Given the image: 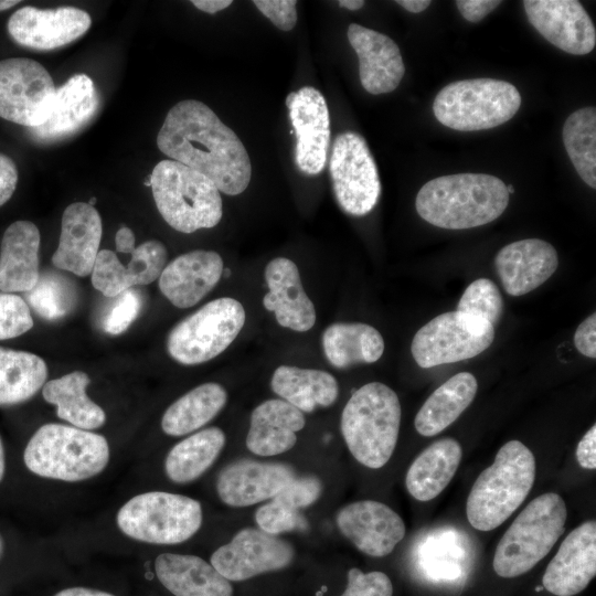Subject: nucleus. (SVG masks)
I'll use <instances>...</instances> for the list:
<instances>
[{"label":"nucleus","instance_id":"nucleus-1","mask_svg":"<svg viewBox=\"0 0 596 596\" xmlns=\"http://www.w3.org/2000/svg\"><path fill=\"white\" fill-rule=\"evenodd\" d=\"M159 150L209 178L228 195L244 192L252 178L248 153L237 135L205 104L177 103L157 136Z\"/></svg>","mask_w":596,"mask_h":596},{"label":"nucleus","instance_id":"nucleus-2","mask_svg":"<svg viewBox=\"0 0 596 596\" xmlns=\"http://www.w3.org/2000/svg\"><path fill=\"white\" fill-rule=\"evenodd\" d=\"M509 203L504 182L486 173H456L435 178L418 191L415 207L429 224L466 230L498 219Z\"/></svg>","mask_w":596,"mask_h":596},{"label":"nucleus","instance_id":"nucleus-3","mask_svg":"<svg viewBox=\"0 0 596 596\" xmlns=\"http://www.w3.org/2000/svg\"><path fill=\"white\" fill-rule=\"evenodd\" d=\"M536 475L533 453L520 440L505 443L473 482L466 515L478 531L501 525L525 500Z\"/></svg>","mask_w":596,"mask_h":596},{"label":"nucleus","instance_id":"nucleus-4","mask_svg":"<svg viewBox=\"0 0 596 596\" xmlns=\"http://www.w3.org/2000/svg\"><path fill=\"white\" fill-rule=\"evenodd\" d=\"M397 394L381 382L358 389L341 413L344 443L361 465L379 469L386 465L396 447L401 425Z\"/></svg>","mask_w":596,"mask_h":596},{"label":"nucleus","instance_id":"nucleus-5","mask_svg":"<svg viewBox=\"0 0 596 596\" xmlns=\"http://www.w3.org/2000/svg\"><path fill=\"white\" fill-rule=\"evenodd\" d=\"M109 458V445L103 435L57 423L42 425L23 453L24 465L31 472L66 482L99 475Z\"/></svg>","mask_w":596,"mask_h":596},{"label":"nucleus","instance_id":"nucleus-6","mask_svg":"<svg viewBox=\"0 0 596 596\" xmlns=\"http://www.w3.org/2000/svg\"><path fill=\"white\" fill-rule=\"evenodd\" d=\"M149 182L159 213L175 231L190 234L220 223L221 193L204 174L168 159L157 163Z\"/></svg>","mask_w":596,"mask_h":596},{"label":"nucleus","instance_id":"nucleus-7","mask_svg":"<svg viewBox=\"0 0 596 596\" xmlns=\"http://www.w3.org/2000/svg\"><path fill=\"white\" fill-rule=\"evenodd\" d=\"M566 504L555 492L534 498L513 520L494 551L492 567L501 577L525 574L543 560L564 532Z\"/></svg>","mask_w":596,"mask_h":596},{"label":"nucleus","instance_id":"nucleus-8","mask_svg":"<svg viewBox=\"0 0 596 596\" xmlns=\"http://www.w3.org/2000/svg\"><path fill=\"white\" fill-rule=\"evenodd\" d=\"M520 106L521 95L513 84L482 77L446 85L436 95L433 111L448 128L476 131L507 123Z\"/></svg>","mask_w":596,"mask_h":596},{"label":"nucleus","instance_id":"nucleus-9","mask_svg":"<svg viewBox=\"0 0 596 596\" xmlns=\"http://www.w3.org/2000/svg\"><path fill=\"white\" fill-rule=\"evenodd\" d=\"M202 520L198 500L166 491L137 494L116 514L117 526L126 536L157 545L185 542L200 530Z\"/></svg>","mask_w":596,"mask_h":596},{"label":"nucleus","instance_id":"nucleus-10","mask_svg":"<svg viewBox=\"0 0 596 596\" xmlns=\"http://www.w3.org/2000/svg\"><path fill=\"white\" fill-rule=\"evenodd\" d=\"M245 320V309L238 300L232 297L214 299L171 329L167 351L180 364L207 362L232 344Z\"/></svg>","mask_w":596,"mask_h":596},{"label":"nucleus","instance_id":"nucleus-11","mask_svg":"<svg viewBox=\"0 0 596 596\" xmlns=\"http://www.w3.org/2000/svg\"><path fill=\"white\" fill-rule=\"evenodd\" d=\"M494 327L487 320L460 311L433 318L414 336L411 351L424 369L471 359L490 347Z\"/></svg>","mask_w":596,"mask_h":596},{"label":"nucleus","instance_id":"nucleus-12","mask_svg":"<svg viewBox=\"0 0 596 596\" xmlns=\"http://www.w3.org/2000/svg\"><path fill=\"white\" fill-rule=\"evenodd\" d=\"M329 172L339 206L349 215L363 216L377 204L381 182L365 139L345 131L333 141Z\"/></svg>","mask_w":596,"mask_h":596},{"label":"nucleus","instance_id":"nucleus-13","mask_svg":"<svg viewBox=\"0 0 596 596\" xmlns=\"http://www.w3.org/2000/svg\"><path fill=\"white\" fill-rule=\"evenodd\" d=\"M56 88L45 67L34 60L11 57L0 61V117L28 127L47 119Z\"/></svg>","mask_w":596,"mask_h":596},{"label":"nucleus","instance_id":"nucleus-14","mask_svg":"<svg viewBox=\"0 0 596 596\" xmlns=\"http://www.w3.org/2000/svg\"><path fill=\"white\" fill-rule=\"evenodd\" d=\"M295 557L294 546L258 528H244L232 540L216 549L210 563L230 582L283 570Z\"/></svg>","mask_w":596,"mask_h":596},{"label":"nucleus","instance_id":"nucleus-15","mask_svg":"<svg viewBox=\"0 0 596 596\" xmlns=\"http://www.w3.org/2000/svg\"><path fill=\"white\" fill-rule=\"evenodd\" d=\"M297 143L295 161L306 175L319 174L326 167L330 143V117L323 95L304 86L286 97Z\"/></svg>","mask_w":596,"mask_h":596},{"label":"nucleus","instance_id":"nucleus-16","mask_svg":"<svg viewBox=\"0 0 596 596\" xmlns=\"http://www.w3.org/2000/svg\"><path fill=\"white\" fill-rule=\"evenodd\" d=\"M336 523L340 533L360 552L383 557L404 539L402 518L389 505L374 500H361L342 507Z\"/></svg>","mask_w":596,"mask_h":596},{"label":"nucleus","instance_id":"nucleus-17","mask_svg":"<svg viewBox=\"0 0 596 596\" xmlns=\"http://www.w3.org/2000/svg\"><path fill=\"white\" fill-rule=\"evenodd\" d=\"M530 23L560 50L585 55L596 44V29L588 13L576 0H524Z\"/></svg>","mask_w":596,"mask_h":596},{"label":"nucleus","instance_id":"nucleus-18","mask_svg":"<svg viewBox=\"0 0 596 596\" xmlns=\"http://www.w3.org/2000/svg\"><path fill=\"white\" fill-rule=\"evenodd\" d=\"M89 14L75 7H23L8 21V32L22 46L47 51L64 46L89 29Z\"/></svg>","mask_w":596,"mask_h":596},{"label":"nucleus","instance_id":"nucleus-19","mask_svg":"<svg viewBox=\"0 0 596 596\" xmlns=\"http://www.w3.org/2000/svg\"><path fill=\"white\" fill-rule=\"evenodd\" d=\"M296 477L284 462L238 459L219 472L215 487L223 503L244 508L270 500Z\"/></svg>","mask_w":596,"mask_h":596},{"label":"nucleus","instance_id":"nucleus-20","mask_svg":"<svg viewBox=\"0 0 596 596\" xmlns=\"http://www.w3.org/2000/svg\"><path fill=\"white\" fill-rule=\"evenodd\" d=\"M596 575V522L586 521L571 531L547 564L543 587L555 596L583 592Z\"/></svg>","mask_w":596,"mask_h":596},{"label":"nucleus","instance_id":"nucleus-21","mask_svg":"<svg viewBox=\"0 0 596 596\" xmlns=\"http://www.w3.org/2000/svg\"><path fill=\"white\" fill-rule=\"evenodd\" d=\"M102 234V219L94 206L84 202L70 204L62 215L53 265L79 277L89 275L99 253Z\"/></svg>","mask_w":596,"mask_h":596},{"label":"nucleus","instance_id":"nucleus-22","mask_svg":"<svg viewBox=\"0 0 596 596\" xmlns=\"http://www.w3.org/2000/svg\"><path fill=\"white\" fill-rule=\"evenodd\" d=\"M268 291L263 306L274 312L279 326L307 332L316 323L313 302L306 294L297 265L289 258L276 257L264 270Z\"/></svg>","mask_w":596,"mask_h":596},{"label":"nucleus","instance_id":"nucleus-23","mask_svg":"<svg viewBox=\"0 0 596 596\" xmlns=\"http://www.w3.org/2000/svg\"><path fill=\"white\" fill-rule=\"evenodd\" d=\"M223 259L214 251L195 249L175 257L159 277L162 295L177 308H190L220 281Z\"/></svg>","mask_w":596,"mask_h":596},{"label":"nucleus","instance_id":"nucleus-24","mask_svg":"<svg viewBox=\"0 0 596 596\" xmlns=\"http://www.w3.org/2000/svg\"><path fill=\"white\" fill-rule=\"evenodd\" d=\"M347 34L359 58L363 88L373 95L397 88L405 74L397 44L390 36L358 23H351Z\"/></svg>","mask_w":596,"mask_h":596},{"label":"nucleus","instance_id":"nucleus-25","mask_svg":"<svg viewBox=\"0 0 596 596\" xmlns=\"http://www.w3.org/2000/svg\"><path fill=\"white\" fill-rule=\"evenodd\" d=\"M494 266L505 292L518 297L544 284L555 273L558 257L550 243L526 238L502 247Z\"/></svg>","mask_w":596,"mask_h":596},{"label":"nucleus","instance_id":"nucleus-26","mask_svg":"<svg viewBox=\"0 0 596 596\" xmlns=\"http://www.w3.org/2000/svg\"><path fill=\"white\" fill-rule=\"evenodd\" d=\"M306 425L305 414L281 398L258 404L251 414L246 447L256 456L273 457L290 450Z\"/></svg>","mask_w":596,"mask_h":596},{"label":"nucleus","instance_id":"nucleus-27","mask_svg":"<svg viewBox=\"0 0 596 596\" xmlns=\"http://www.w3.org/2000/svg\"><path fill=\"white\" fill-rule=\"evenodd\" d=\"M97 106L98 96L92 78L86 74L73 75L56 89L47 119L30 129L31 136L42 142L65 138L86 125Z\"/></svg>","mask_w":596,"mask_h":596},{"label":"nucleus","instance_id":"nucleus-28","mask_svg":"<svg viewBox=\"0 0 596 596\" xmlns=\"http://www.w3.org/2000/svg\"><path fill=\"white\" fill-rule=\"evenodd\" d=\"M41 235L36 225L17 221L8 226L1 241L0 290L12 294L29 291L40 278Z\"/></svg>","mask_w":596,"mask_h":596},{"label":"nucleus","instance_id":"nucleus-29","mask_svg":"<svg viewBox=\"0 0 596 596\" xmlns=\"http://www.w3.org/2000/svg\"><path fill=\"white\" fill-rule=\"evenodd\" d=\"M159 582L174 596H232L233 587L200 556L162 553L155 561Z\"/></svg>","mask_w":596,"mask_h":596},{"label":"nucleus","instance_id":"nucleus-30","mask_svg":"<svg viewBox=\"0 0 596 596\" xmlns=\"http://www.w3.org/2000/svg\"><path fill=\"white\" fill-rule=\"evenodd\" d=\"M461 455V446L454 438H441L430 444L406 472L405 486L409 494L423 502L436 498L455 476Z\"/></svg>","mask_w":596,"mask_h":596},{"label":"nucleus","instance_id":"nucleus-31","mask_svg":"<svg viewBox=\"0 0 596 596\" xmlns=\"http://www.w3.org/2000/svg\"><path fill=\"white\" fill-rule=\"evenodd\" d=\"M270 387L279 398L302 413L329 407L339 395V384L331 373L292 365H279L272 375Z\"/></svg>","mask_w":596,"mask_h":596},{"label":"nucleus","instance_id":"nucleus-32","mask_svg":"<svg viewBox=\"0 0 596 596\" xmlns=\"http://www.w3.org/2000/svg\"><path fill=\"white\" fill-rule=\"evenodd\" d=\"M478 390L476 377L460 372L438 386L417 412L414 426L422 436L439 434L471 404Z\"/></svg>","mask_w":596,"mask_h":596},{"label":"nucleus","instance_id":"nucleus-33","mask_svg":"<svg viewBox=\"0 0 596 596\" xmlns=\"http://www.w3.org/2000/svg\"><path fill=\"white\" fill-rule=\"evenodd\" d=\"M89 383L88 374L83 371H73L45 382L42 396L56 407L58 418L81 429H97L105 424L106 414L88 397L86 389Z\"/></svg>","mask_w":596,"mask_h":596},{"label":"nucleus","instance_id":"nucleus-34","mask_svg":"<svg viewBox=\"0 0 596 596\" xmlns=\"http://www.w3.org/2000/svg\"><path fill=\"white\" fill-rule=\"evenodd\" d=\"M322 349L329 363L337 369L359 363H374L384 352L379 330L362 322H336L322 333Z\"/></svg>","mask_w":596,"mask_h":596},{"label":"nucleus","instance_id":"nucleus-35","mask_svg":"<svg viewBox=\"0 0 596 596\" xmlns=\"http://www.w3.org/2000/svg\"><path fill=\"white\" fill-rule=\"evenodd\" d=\"M227 392L219 383L195 386L175 400L163 413L161 428L169 436H183L199 430L226 405Z\"/></svg>","mask_w":596,"mask_h":596},{"label":"nucleus","instance_id":"nucleus-36","mask_svg":"<svg viewBox=\"0 0 596 596\" xmlns=\"http://www.w3.org/2000/svg\"><path fill=\"white\" fill-rule=\"evenodd\" d=\"M226 443L224 432L207 427L177 443L164 460L167 477L184 485L200 478L217 459Z\"/></svg>","mask_w":596,"mask_h":596},{"label":"nucleus","instance_id":"nucleus-37","mask_svg":"<svg viewBox=\"0 0 596 596\" xmlns=\"http://www.w3.org/2000/svg\"><path fill=\"white\" fill-rule=\"evenodd\" d=\"M46 377L47 366L42 358L0 347V405L30 400L43 387Z\"/></svg>","mask_w":596,"mask_h":596},{"label":"nucleus","instance_id":"nucleus-38","mask_svg":"<svg viewBox=\"0 0 596 596\" xmlns=\"http://www.w3.org/2000/svg\"><path fill=\"white\" fill-rule=\"evenodd\" d=\"M565 150L579 174L590 188H596V109L585 107L572 113L563 127Z\"/></svg>","mask_w":596,"mask_h":596},{"label":"nucleus","instance_id":"nucleus-39","mask_svg":"<svg viewBox=\"0 0 596 596\" xmlns=\"http://www.w3.org/2000/svg\"><path fill=\"white\" fill-rule=\"evenodd\" d=\"M25 302L47 320H55L65 316L73 307L72 289L62 279L44 275L36 285L25 292Z\"/></svg>","mask_w":596,"mask_h":596},{"label":"nucleus","instance_id":"nucleus-40","mask_svg":"<svg viewBox=\"0 0 596 596\" xmlns=\"http://www.w3.org/2000/svg\"><path fill=\"white\" fill-rule=\"evenodd\" d=\"M168 260L164 244L157 240L140 244L131 253L130 262L124 265V274L129 288L142 286L159 279Z\"/></svg>","mask_w":596,"mask_h":596},{"label":"nucleus","instance_id":"nucleus-41","mask_svg":"<svg viewBox=\"0 0 596 596\" xmlns=\"http://www.w3.org/2000/svg\"><path fill=\"white\" fill-rule=\"evenodd\" d=\"M457 311L482 318L494 327L503 312L502 296L490 279H476L464 291Z\"/></svg>","mask_w":596,"mask_h":596},{"label":"nucleus","instance_id":"nucleus-42","mask_svg":"<svg viewBox=\"0 0 596 596\" xmlns=\"http://www.w3.org/2000/svg\"><path fill=\"white\" fill-rule=\"evenodd\" d=\"M255 521L259 530L272 535L304 531L308 528L307 520L299 512V509L278 496L263 503L256 510Z\"/></svg>","mask_w":596,"mask_h":596},{"label":"nucleus","instance_id":"nucleus-43","mask_svg":"<svg viewBox=\"0 0 596 596\" xmlns=\"http://www.w3.org/2000/svg\"><path fill=\"white\" fill-rule=\"evenodd\" d=\"M91 274L93 286L106 297H117L130 289L124 274V265L111 251H99Z\"/></svg>","mask_w":596,"mask_h":596},{"label":"nucleus","instance_id":"nucleus-44","mask_svg":"<svg viewBox=\"0 0 596 596\" xmlns=\"http://www.w3.org/2000/svg\"><path fill=\"white\" fill-rule=\"evenodd\" d=\"M33 327L25 300L18 295L0 292V340L19 337Z\"/></svg>","mask_w":596,"mask_h":596},{"label":"nucleus","instance_id":"nucleus-45","mask_svg":"<svg viewBox=\"0 0 596 596\" xmlns=\"http://www.w3.org/2000/svg\"><path fill=\"white\" fill-rule=\"evenodd\" d=\"M390 577L379 571L364 573L356 567L348 572V583L341 596H392Z\"/></svg>","mask_w":596,"mask_h":596},{"label":"nucleus","instance_id":"nucleus-46","mask_svg":"<svg viewBox=\"0 0 596 596\" xmlns=\"http://www.w3.org/2000/svg\"><path fill=\"white\" fill-rule=\"evenodd\" d=\"M117 297L103 322L104 330L109 334L123 333L134 322L140 310V298L135 290L128 289Z\"/></svg>","mask_w":596,"mask_h":596},{"label":"nucleus","instance_id":"nucleus-47","mask_svg":"<svg viewBox=\"0 0 596 596\" xmlns=\"http://www.w3.org/2000/svg\"><path fill=\"white\" fill-rule=\"evenodd\" d=\"M255 7L281 31H290L297 22L295 0H255Z\"/></svg>","mask_w":596,"mask_h":596},{"label":"nucleus","instance_id":"nucleus-48","mask_svg":"<svg viewBox=\"0 0 596 596\" xmlns=\"http://www.w3.org/2000/svg\"><path fill=\"white\" fill-rule=\"evenodd\" d=\"M574 344L579 353L596 358V315L592 313L577 327L574 334Z\"/></svg>","mask_w":596,"mask_h":596},{"label":"nucleus","instance_id":"nucleus-49","mask_svg":"<svg viewBox=\"0 0 596 596\" xmlns=\"http://www.w3.org/2000/svg\"><path fill=\"white\" fill-rule=\"evenodd\" d=\"M18 169L14 161L0 152V206L14 193L18 183Z\"/></svg>","mask_w":596,"mask_h":596},{"label":"nucleus","instance_id":"nucleus-50","mask_svg":"<svg viewBox=\"0 0 596 596\" xmlns=\"http://www.w3.org/2000/svg\"><path fill=\"white\" fill-rule=\"evenodd\" d=\"M501 1L499 0H458L456 6L461 15L469 22H479L491 11H493Z\"/></svg>","mask_w":596,"mask_h":596},{"label":"nucleus","instance_id":"nucleus-51","mask_svg":"<svg viewBox=\"0 0 596 596\" xmlns=\"http://www.w3.org/2000/svg\"><path fill=\"white\" fill-rule=\"evenodd\" d=\"M576 459L584 469L594 470L596 468V425H593L576 448Z\"/></svg>","mask_w":596,"mask_h":596},{"label":"nucleus","instance_id":"nucleus-52","mask_svg":"<svg viewBox=\"0 0 596 596\" xmlns=\"http://www.w3.org/2000/svg\"><path fill=\"white\" fill-rule=\"evenodd\" d=\"M116 249L119 253L131 254L136 246V238L134 232L127 227H120L115 236Z\"/></svg>","mask_w":596,"mask_h":596},{"label":"nucleus","instance_id":"nucleus-53","mask_svg":"<svg viewBox=\"0 0 596 596\" xmlns=\"http://www.w3.org/2000/svg\"><path fill=\"white\" fill-rule=\"evenodd\" d=\"M191 3L206 13L219 12L232 4L231 0H193Z\"/></svg>","mask_w":596,"mask_h":596},{"label":"nucleus","instance_id":"nucleus-54","mask_svg":"<svg viewBox=\"0 0 596 596\" xmlns=\"http://www.w3.org/2000/svg\"><path fill=\"white\" fill-rule=\"evenodd\" d=\"M54 596H115L110 593L86 587H70L60 590Z\"/></svg>","mask_w":596,"mask_h":596},{"label":"nucleus","instance_id":"nucleus-55","mask_svg":"<svg viewBox=\"0 0 596 596\" xmlns=\"http://www.w3.org/2000/svg\"><path fill=\"white\" fill-rule=\"evenodd\" d=\"M397 4L412 13H419L427 9L432 3L429 0H397Z\"/></svg>","mask_w":596,"mask_h":596},{"label":"nucleus","instance_id":"nucleus-56","mask_svg":"<svg viewBox=\"0 0 596 596\" xmlns=\"http://www.w3.org/2000/svg\"><path fill=\"white\" fill-rule=\"evenodd\" d=\"M338 3L341 8H345L351 11L359 10L364 6V1L362 0H340Z\"/></svg>","mask_w":596,"mask_h":596},{"label":"nucleus","instance_id":"nucleus-57","mask_svg":"<svg viewBox=\"0 0 596 596\" xmlns=\"http://www.w3.org/2000/svg\"><path fill=\"white\" fill-rule=\"evenodd\" d=\"M4 472H6V456H4L3 444L0 437V482L3 479Z\"/></svg>","mask_w":596,"mask_h":596},{"label":"nucleus","instance_id":"nucleus-58","mask_svg":"<svg viewBox=\"0 0 596 596\" xmlns=\"http://www.w3.org/2000/svg\"><path fill=\"white\" fill-rule=\"evenodd\" d=\"M18 3H20L19 0H0V11L8 10Z\"/></svg>","mask_w":596,"mask_h":596},{"label":"nucleus","instance_id":"nucleus-59","mask_svg":"<svg viewBox=\"0 0 596 596\" xmlns=\"http://www.w3.org/2000/svg\"><path fill=\"white\" fill-rule=\"evenodd\" d=\"M507 191H508V193L510 194V193H513V192H514V189H513L512 185H507Z\"/></svg>","mask_w":596,"mask_h":596},{"label":"nucleus","instance_id":"nucleus-60","mask_svg":"<svg viewBox=\"0 0 596 596\" xmlns=\"http://www.w3.org/2000/svg\"><path fill=\"white\" fill-rule=\"evenodd\" d=\"M2 549H3V542H2V539H1V536H0V554H1V552H2Z\"/></svg>","mask_w":596,"mask_h":596}]
</instances>
